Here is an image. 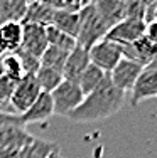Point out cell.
<instances>
[{
    "mask_svg": "<svg viewBox=\"0 0 157 158\" xmlns=\"http://www.w3.org/2000/svg\"><path fill=\"white\" fill-rule=\"evenodd\" d=\"M145 67H152V69H157V56L154 57V61L149 64V66H145Z\"/></svg>",
    "mask_w": 157,
    "mask_h": 158,
    "instance_id": "33",
    "label": "cell"
},
{
    "mask_svg": "<svg viewBox=\"0 0 157 158\" xmlns=\"http://www.w3.org/2000/svg\"><path fill=\"white\" fill-rule=\"evenodd\" d=\"M89 54V62L95 64L96 67H100L105 73H110L122 59V49L118 44L111 42V40L102 39L100 42H96L95 46L88 49Z\"/></svg>",
    "mask_w": 157,
    "mask_h": 158,
    "instance_id": "6",
    "label": "cell"
},
{
    "mask_svg": "<svg viewBox=\"0 0 157 158\" xmlns=\"http://www.w3.org/2000/svg\"><path fill=\"white\" fill-rule=\"evenodd\" d=\"M22 46V22L2 20L0 22V54L15 52Z\"/></svg>",
    "mask_w": 157,
    "mask_h": 158,
    "instance_id": "12",
    "label": "cell"
},
{
    "mask_svg": "<svg viewBox=\"0 0 157 158\" xmlns=\"http://www.w3.org/2000/svg\"><path fill=\"white\" fill-rule=\"evenodd\" d=\"M47 35L46 25L32 24V22H22V46L20 49L27 54L34 56L41 61V56L47 49Z\"/></svg>",
    "mask_w": 157,
    "mask_h": 158,
    "instance_id": "7",
    "label": "cell"
},
{
    "mask_svg": "<svg viewBox=\"0 0 157 158\" xmlns=\"http://www.w3.org/2000/svg\"><path fill=\"white\" fill-rule=\"evenodd\" d=\"M142 71H144V66L130 61V59L122 57L120 62H118L108 74H110V79H111L115 88L120 89L122 93L127 94V93L132 91L133 84H135L137 77L140 76Z\"/></svg>",
    "mask_w": 157,
    "mask_h": 158,
    "instance_id": "8",
    "label": "cell"
},
{
    "mask_svg": "<svg viewBox=\"0 0 157 158\" xmlns=\"http://www.w3.org/2000/svg\"><path fill=\"white\" fill-rule=\"evenodd\" d=\"M15 52H17L19 59H20V62H22L25 76H34V74L37 73V69L41 67V61L37 57H34V56L27 54L25 51H22V49H19V51H15Z\"/></svg>",
    "mask_w": 157,
    "mask_h": 158,
    "instance_id": "25",
    "label": "cell"
},
{
    "mask_svg": "<svg viewBox=\"0 0 157 158\" xmlns=\"http://www.w3.org/2000/svg\"><path fill=\"white\" fill-rule=\"evenodd\" d=\"M78 15H80V31H78V37H76L78 46L89 49L96 42L105 39L110 27L105 24V20L100 17V14L96 12L95 5L91 2L78 10Z\"/></svg>",
    "mask_w": 157,
    "mask_h": 158,
    "instance_id": "2",
    "label": "cell"
},
{
    "mask_svg": "<svg viewBox=\"0 0 157 158\" xmlns=\"http://www.w3.org/2000/svg\"><path fill=\"white\" fill-rule=\"evenodd\" d=\"M15 81L9 77H2L0 79V108H3L5 111H9V101H10V96H12L14 89H15Z\"/></svg>",
    "mask_w": 157,
    "mask_h": 158,
    "instance_id": "26",
    "label": "cell"
},
{
    "mask_svg": "<svg viewBox=\"0 0 157 158\" xmlns=\"http://www.w3.org/2000/svg\"><path fill=\"white\" fill-rule=\"evenodd\" d=\"M54 7L51 3H27V10L22 22H32L41 25H51Z\"/></svg>",
    "mask_w": 157,
    "mask_h": 158,
    "instance_id": "19",
    "label": "cell"
},
{
    "mask_svg": "<svg viewBox=\"0 0 157 158\" xmlns=\"http://www.w3.org/2000/svg\"><path fill=\"white\" fill-rule=\"evenodd\" d=\"M5 77V69H3V62H2V54H0V79Z\"/></svg>",
    "mask_w": 157,
    "mask_h": 158,
    "instance_id": "30",
    "label": "cell"
},
{
    "mask_svg": "<svg viewBox=\"0 0 157 158\" xmlns=\"http://www.w3.org/2000/svg\"><path fill=\"white\" fill-rule=\"evenodd\" d=\"M46 35H47V44H49V46L63 49V51L71 52L74 47L78 46V42H76L74 37L61 32L59 29H56L54 25H46Z\"/></svg>",
    "mask_w": 157,
    "mask_h": 158,
    "instance_id": "23",
    "label": "cell"
},
{
    "mask_svg": "<svg viewBox=\"0 0 157 158\" xmlns=\"http://www.w3.org/2000/svg\"><path fill=\"white\" fill-rule=\"evenodd\" d=\"M52 114H54V106H52L51 94L49 93H41L39 98L32 103V106L25 113L19 114V123L25 128L27 125H32V123L47 121Z\"/></svg>",
    "mask_w": 157,
    "mask_h": 158,
    "instance_id": "11",
    "label": "cell"
},
{
    "mask_svg": "<svg viewBox=\"0 0 157 158\" xmlns=\"http://www.w3.org/2000/svg\"><path fill=\"white\" fill-rule=\"evenodd\" d=\"M32 135L25 131L22 125H9L0 130V150L20 152L25 145L32 141Z\"/></svg>",
    "mask_w": 157,
    "mask_h": 158,
    "instance_id": "13",
    "label": "cell"
},
{
    "mask_svg": "<svg viewBox=\"0 0 157 158\" xmlns=\"http://www.w3.org/2000/svg\"><path fill=\"white\" fill-rule=\"evenodd\" d=\"M41 88L36 81V76H25L24 79L15 84L12 96L9 101V110L12 114H22L32 106V103L39 98L41 94Z\"/></svg>",
    "mask_w": 157,
    "mask_h": 158,
    "instance_id": "4",
    "label": "cell"
},
{
    "mask_svg": "<svg viewBox=\"0 0 157 158\" xmlns=\"http://www.w3.org/2000/svg\"><path fill=\"white\" fill-rule=\"evenodd\" d=\"M27 0H0V22L19 20L22 22L27 10Z\"/></svg>",
    "mask_w": 157,
    "mask_h": 158,
    "instance_id": "20",
    "label": "cell"
},
{
    "mask_svg": "<svg viewBox=\"0 0 157 158\" xmlns=\"http://www.w3.org/2000/svg\"><path fill=\"white\" fill-rule=\"evenodd\" d=\"M150 98H157V69L144 67L130 91V104L135 108L142 101Z\"/></svg>",
    "mask_w": 157,
    "mask_h": 158,
    "instance_id": "9",
    "label": "cell"
},
{
    "mask_svg": "<svg viewBox=\"0 0 157 158\" xmlns=\"http://www.w3.org/2000/svg\"><path fill=\"white\" fill-rule=\"evenodd\" d=\"M51 25H54V27L59 29L61 32H64V34H68V35L76 39L78 31H80V15H78V10L54 9Z\"/></svg>",
    "mask_w": 157,
    "mask_h": 158,
    "instance_id": "16",
    "label": "cell"
},
{
    "mask_svg": "<svg viewBox=\"0 0 157 158\" xmlns=\"http://www.w3.org/2000/svg\"><path fill=\"white\" fill-rule=\"evenodd\" d=\"M47 158H61V150H56V152L52 153V155H49Z\"/></svg>",
    "mask_w": 157,
    "mask_h": 158,
    "instance_id": "32",
    "label": "cell"
},
{
    "mask_svg": "<svg viewBox=\"0 0 157 158\" xmlns=\"http://www.w3.org/2000/svg\"><path fill=\"white\" fill-rule=\"evenodd\" d=\"M29 3H51V0H27Z\"/></svg>",
    "mask_w": 157,
    "mask_h": 158,
    "instance_id": "31",
    "label": "cell"
},
{
    "mask_svg": "<svg viewBox=\"0 0 157 158\" xmlns=\"http://www.w3.org/2000/svg\"><path fill=\"white\" fill-rule=\"evenodd\" d=\"M144 22H145V24H154V22H157V0L145 9Z\"/></svg>",
    "mask_w": 157,
    "mask_h": 158,
    "instance_id": "28",
    "label": "cell"
},
{
    "mask_svg": "<svg viewBox=\"0 0 157 158\" xmlns=\"http://www.w3.org/2000/svg\"><path fill=\"white\" fill-rule=\"evenodd\" d=\"M118 46H120V44H118ZM120 49H122V57L130 59V61L140 64V66H144V67L149 66L157 56V46L152 44L145 35H142L139 40H135V42H132V44L120 46Z\"/></svg>",
    "mask_w": 157,
    "mask_h": 158,
    "instance_id": "10",
    "label": "cell"
},
{
    "mask_svg": "<svg viewBox=\"0 0 157 158\" xmlns=\"http://www.w3.org/2000/svg\"><path fill=\"white\" fill-rule=\"evenodd\" d=\"M52 106H54V114L59 116H68L83 103L85 94L81 93L78 82L73 81H63L54 91L51 93Z\"/></svg>",
    "mask_w": 157,
    "mask_h": 158,
    "instance_id": "3",
    "label": "cell"
},
{
    "mask_svg": "<svg viewBox=\"0 0 157 158\" xmlns=\"http://www.w3.org/2000/svg\"><path fill=\"white\" fill-rule=\"evenodd\" d=\"M9 125H20L19 123V116L12 114L9 111H0V130H3L5 126Z\"/></svg>",
    "mask_w": 157,
    "mask_h": 158,
    "instance_id": "27",
    "label": "cell"
},
{
    "mask_svg": "<svg viewBox=\"0 0 157 158\" xmlns=\"http://www.w3.org/2000/svg\"><path fill=\"white\" fill-rule=\"evenodd\" d=\"M59 150V145L54 141H47L42 138H32L29 145H25L19 153V158H47L49 155Z\"/></svg>",
    "mask_w": 157,
    "mask_h": 158,
    "instance_id": "17",
    "label": "cell"
},
{
    "mask_svg": "<svg viewBox=\"0 0 157 158\" xmlns=\"http://www.w3.org/2000/svg\"><path fill=\"white\" fill-rule=\"evenodd\" d=\"M2 62H3V69H5V77L12 79L15 82L25 77L24 67H22V62L19 59L17 52H5V54H2Z\"/></svg>",
    "mask_w": 157,
    "mask_h": 158,
    "instance_id": "24",
    "label": "cell"
},
{
    "mask_svg": "<svg viewBox=\"0 0 157 158\" xmlns=\"http://www.w3.org/2000/svg\"><path fill=\"white\" fill-rule=\"evenodd\" d=\"M61 158H63V156H61Z\"/></svg>",
    "mask_w": 157,
    "mask_h": 158,
    "instance_id": "35",
    "label": "cell"
},
{
    "mask_svg": "<svg viewBox=\"0 0 157 158\" xmlns=\"http://www.w3.org/2000/svg\"><path fill=\"white\" fill-rule=\"evenodd\" d=\"M125 98L127 94L115 88L110 74L107 73L102 84L93 93L85 96L83 103L68 116V119L73 123H93L107 119L122 110Z\"/></svg>",
    "mask_w": 157,
    "mask_h": 158,
    "instance_id": "1",
    "label": "cell"
},
{
    "mask_svg": "<svg viewBox=\"0 0 157 158\" xmlns=\"http://www.w3.org/2000/svg\"><path fill=\"white\" fill-rule=\"evenodd\" d=\"M145 29H147V24L144 22V19L127 17L118 24H115L107 32L105 39L111 40L115 44H120V46H125V44H132L139 40L142 35H145Z\"/></svg>",
    "mask_w": 157,
    "mask_h": 158,
    "instance_id": "5",
    "label": "cell"
},
{
    "mask_svg": "<svg viewBox=\"0 0 157 158\" xmlns=\"http://www.w3.org/2000/svg\"><path fill=\"white\" fill-rule=\"evenodd\" d=\"M34 76H36V81H37V84H39L41 91L49 93V94L58 88L59 84H61L63 81H64L61 73L52 71V69H47V67H42V66L37 69V73L34 74Z\"/></svg>",
    "mask_w": 157,
    "mask_h": 158,
    "instance_id": "22",
    "label": "cell"
},
{
    "mask_svg": "<svg viewBox=\"0 0 157 158\" xmlns=\"http://www.w3.org/2000/svg\"><path fill=\"white\" fill-rule=\"evenodd\" d=\"M145 37H147L152 44H155V46H157V22H154V24H147Z\"/></svg>",
    "mask_w": 157,
    "mask_h": 158,
    "instance_id": "29",
    "label": "cell"
},
{
    "mask_svg": "<svg viewBox=\"0 0 157 158\" xmlns=\"http://www.w3.org/2000/svg\"><path fill=\"white\" fill-rule=\"evenodd\" d=\"M91 3L95 5L96 12L100 14V17L110 29L125 19L127 2H123V0H91Z\"/></svg>",
    "mask_w": 157,
    "mask_h": 158,
    "instance_id": "15",
    "label": "cell"
},
{
    "mask_svg": "<svg viewBox=\"0 0 157 158\" xmlns=\"http://www.w3.org/2000/svg\"><path fill=\"white\" fill-rule=\"evenodd\" d=\"M88 66H89L88 49H85L81 46H76L68 54V61H66L64 69H63V79L76 82L78 77L83 74V71L86 69Z\"/></svg>",
    "mask_w": 157,
    "mask_h": 158,
    "instance_id": "14",
    "label": "cell"
},
{
    "mask_svg": "<svg viewBox=\"0 0 157 158\" xmlns=\"http://www.w3.org/2000/svg\"><path fill=\"white\" fill-rule=\"evenodd\" d=\"M105 76H107L105 71H102L100 67H96L95 64L89 62V66L83 71V74L78 77L76 82H78V86H80L81 93H83L85 96H88L89 93H93L100 84H102V81L105 79Z\"/></svg>",
    "mask_w": 157,
    "mask_h": 158,
    "instance_id": "18",
    "label": "cell"
},
{
    "mask_svg": "<svg viewBox=\"0 0 157 158\" xmlns=\"http://www.w3.org/2000/svg\"><path fill=\"white\" fill-rule=\"evenodd\" d=\"M0 111H5V110H3V108H0Z\"/></svg>",
    "mask_w": 157,
    "mask_h": 158,
    "instance_id": "34",
    "label": "cell"
},
{
    "mask_svg": "<svg viewBox=\"0 0 157 158\" xmlns=\"http://www.w3.org/2000/svg\"><path fill=\"white\" fill-rule=\"evenodd\" d=\"M68 51H63V49L47 46V49L44 51V54L41 56V66L47 67V69L58 71V73L63 74V69H64V64L68 61Z\"/></svg>",
    "mask_w": 157,
    "mask_h": 158,
    "instance_id": "21",
    "label": "cell"
}]
</instances>
